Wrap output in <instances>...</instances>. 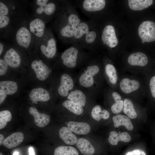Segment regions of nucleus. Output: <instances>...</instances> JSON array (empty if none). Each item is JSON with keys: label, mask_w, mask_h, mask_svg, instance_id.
<instances>
[{"label": "nucleus", "mask_w": 155, "mask_h": 155, "mask_svg": "<svg viewBox=\"0 0 155 155\" xmlns=\"http://www.w3.org/2000/svg\"><path fill=\"white\" fill-rule=\"evenodd\" d=\"M19 152H15L13 154V155H18Z\"/></svg>", "instance_id": "43"}, {"label": "nucleus", "mask_w": 155, "mask_h": 155, "mask_svg": "<svg viewBox=\"0 0 155 155\" xmlns=\"http://www.w3.org/2000/svg\"><path fill=\"white\" fill-rule=\"evenodd\" d=\"M4 49L3 44L1 43H0V55L3 53Z\"/></svg>", "instance_id": "41"}, {"label": "nucleus", "mask_w": 155, "mask_h": 155, "mask_svg": "<svg viewBox=\"0 0 155 155\" xmlns=\"http://www.w3.org/2000/svg\"><path fill=\"white\" fill-rule=\"evenodd\" d=\"M4 59L8 65L13 68H17L20 66L21 63L20 57L13 48H11L6 52Z\"/></svg>", "instance_id": "13"}, {"label": "nucleus", "mask_w": 155, "mask_h": 155, "mask_svg": "<svg viewBox=\"0 0 155 155\" xmlns=\"http://www.w3.org/2000/svg\"><path fill=\"white\" fill-rule=\"evenodd\" d=\"M18 88L17 84L15 82L5 81L0 82V94H12L17 92Z\"/></svg>", "instance_id": "24"}, {"label": "nucleus", "mask_w": 155, "mask_h": 155, "mask_svg": "<svg viewBox=\"0 0 155 155\" xmlns=\"http://www.w3.org/2000/svg\"><path fill=\"white\" fill-rule=\"evenodd\" d=\"M45 27L44 21L38 18L31 20L29 24V30L31 32L39 38L42 37L44 36Z\"/></svg>", "instance_id": "15"}, {"label": "nucleus", "mask_w": 155, "mask_h": 155, "mask_svg": "<svg viewBox=\"0 0 155 155\" xmlns=\"http://www.w3.org/2000/svg\"><path fill=\"white\" fill-rule=\"evenodd\" d=\"M9 10L8 7L3 3L0 2V16H8Z\"/></svg>", "instance_id": "36"}, {"label": "nucleus", "mask_w": 155, "mask_h": 155, "mask_svg": "<svg viewBox=\"0 0 155 155\" xmlns=\"http://www.w3.org/2000/svg\"><path fill=\"white\" fill-rule=\"evenodd\" d=\"M61 54V58L63 64L69 68H73L76 66L80 50L82 48L76 44H72Z\"/></svg>", "instance_id": "3"}, {"label": "nucleus", "mask_w": 155, "mask_h": 155, "mask_svg": "<svg viewBox=\"0 0 155 155\" xmlns=\"http://www.w3.org/2000/svg\"><path fill=\"white\" fill-rule=\"evenodd\" d=\"M129 8L134 11L142 10L148 8L153 3L152 0H129Z\"/></svg>", "instance_id": "26"}, {"label": "nucleus", "mask_w": 155, "mask_h": 155, "mask_svg": "<svg viewBox=\"0 0 155 155\" xmlns=\"http://www.w3.org/2000/svg\"><path fill=\"white\" fill-rule=\"evenodd\" d=\"M12 118L11 113L7 110L0 112V129L4 128L7 123L10 121Z\"/></svg>", "instance_id": "33"}, {"label": "nucleus", "mask_w": 155, "mask_h": 155, "mask_svg": "<svg viewBox=\"0 0 155 155\" xmlns=\"http://www.w3.org/2000/svg\"><path fill=\"white\" fill-rule=\"evenodd\" d=\"M73 82L71 77L67 73L63 74L61 76L58 89L59 94L63 97L67 96L69 91L73 89Z\"/></svg>", "instance_id": "11"}, {"label": "nucleus", "mask_w": 155, "mask_h": 155, "mask_svg": "<svg viewBox=\"0 0 155 155\" xmlns=\"http://www.w3.org/2000/svg\"><path fill=\"white\" fill-rule=\"evenodd\" d=\"M36 2L38 6L36 9L37 14H41L44 12L47 16H55L60 9L62 1L37 0Z\"/></svg>", "instance_id": "4"}, {"label": "nucleus", "mask_w": 155, "mask_h": 155, "mask_svg": "<svg viewBox=\"0 0 155 155\" xmlns=\"http://www.w3.org/2000/svg\"><path fill=\"white\" fill-rule=\"evenodd\" d=\"M119 86L121 90L123 93L129 94L138 90L140 84L137 80L125 78L121 80Z\"/></svg>", "instance_id": "17"}, {"label": "nucleus", "mask_w": 155, "mask_h": 155, "mask_svg": "<svg viewBox=\"0 0 155 155\" xmlns=\"http://www.w3.org/2000/svg\"><path fill=\"white\" fill-rule=\"evenodd\" d=\"M101 38L103 44L110 48L115 47L118 44V40L115 28L111 25L108 24L104 27L101 33Z\"/></svg>", "instance_id": "7"}, {"label": "nucleus", "mask_w": 155, "mask_h": 155, "mask_svg": "<svg viewBox=\"0 0 155 155\" xmlns=\"http://www.w3.org/2000/svg\"><path fill=\"white\" fill-rule=\"evenodd\" d=\"M62 105L70 112L77 115H81L84 111L82 106L71 100L65 101Z\"/></svg>", "instance_id": "29"}, {"label": "nucleus", "mask_w": 155, "mask_h": 155, "mask_svg": "<svg viewBox=\"0 0 155 155\" xmlns=\"http://www.w3.org/2000/svg\"><path fill=\"white\" fill-rule=\"evenodd\" d=\"M67 126L72 131L79 135L87 134L90 131L89 124L84 122L69 121L67 124Z\"/></svg>", "instance_id": "16"}, {"label": "nucleus", "mask_w": 155, "mask_h": 155, "mask_svg": "<svg viewBox=\"0 0 155 155\" xmlns=\"http://www.w3.org/2000/svg\"><path fill=\"white\" fill-rule=\"evenodd\" d=\"M73 2L63 1L54 23V28L59 39L64 42L71 44L75 31L82 20Z\"/></svg>", "instance_id": "1"}, {"label": "nucleus", "mask_w": 155, "mask_h": 155, "mask_svg": "<svg viewBox=\"0 0 155 155\" xmlns=\"http://www.w3.org/2000/svg\"><path fill=\"white\" fill-rule=\"evenodd\" d=\"M139 35L142 42H151L155 40V23L151 21H145L140 25L138 29Z\"/></svg>", "instance_id": "5"}, {"label": "nucleus", "mask_w": 155, "mask_h": 155, "mask_svg": "<svg viewBox=\"0 0 155 155\" xmlns=\"http://www.w3.org/2000/svg\"><path fill=\"white\" fill-rule=\"evenodd\" d=\"M4 136L2 134H0V145L3 144V143L5 140Z\"/></svg>", "instance_id": "40"}, {"label": "nucleus", "mask_w": 155, "mask_h": 155, "mask_svg": "<svg viewBox=\"0 0 155 155\" xmlns=\"http://www.w3.org/2000/svg\"><path fill=\"white\" fill-rule=\"evenodd\" d=\"M99 70V67L96 65L88 66L79 78V82L80 85L85 88L92 86L94 82L93 77L98 73Z\"/></svg>", "instance_id": "8"}, {"label": "nucleus", "mask_w": 155, "mask_h": 155, "mask_svg": "<svg viewBox=\"0 0 155 155\" xmlns=\"http://www.w3.org/2000/svg\"><path fill=\"white\" fill-rule=\"evenodd\" d=\"M7 96V95L4 94H0V104H1L5 100Z\"/></svg>", "instance_id": "39"}, {"label": "nucleus", "mask_w": 155, "mask_h": 155, "mask_svg": "<svg viewBox=\"0 0 155 155\" xmlns=\"http://www.w3.org/2000/svg\"><path fill=\"white\" fill-rule=\"evenodd\" d=\"M128 63L131 65L144 66L148 62L146 55L142 52H137L130 55L128 58Z\"/></svg>", "instance_id": "19"}, {"label": "nucleus", "mask_w": 155, "mask_h": 155, "mask_svg": "<svg viewBox=\"0 0 155 155\" xmlns=\"http://www.w3.org/2000/svg\"><path fill=\"white\" fill-rule=\"evenodd\" d=\"M75 145L80 152L84 155H92L95 152L93 146L88 140L85 138H79Z\"/></svg>", "instance_id": "20"}, {"label": "nucleus", "mask_w": 155, "mask_h": 155, "mask_svg": "<svg viewBox=\"0 0 155 155\" xmlns=\"http://www.w3.org/2000/svg\"><path fill=\"white\" fill-rule=\"evenodd\" d=\"M125 155H146L143 150L137 149L127 152Z\"/></svg>", "instance_id": "38"}, {"label": "nucleus", "mask_w": 155, "mask_h": 155, "mask_svg": "<svg viewBox=\"0 0 155 155\" xmlns=\"http://www.w3.org/2000/svg\"><path fill=\"white\" fill-rule=\"evenodd\" d=\"M31 39V32L26 27L22 26L18 29L16 35V40L19 46L26 49L29 48Z\"/></svg>", "instance_id": "10"}, {"label": "nucleus", "mask_w": 155, "mask_h": 155, "mask_svg": "<svg viewBox=\"0 0 155 155\" xmlns=\"http://www.w3.org/2000/svg\"><path fill=\"white\" fill-rule=\"evenodd\" d=\"M112 119L114 126L116 128L123 125L128 130H132L133 129V126L130 119L125 115H117L114 116Z\"/></svg>", "instance_id": "23"}, {"label": "nucleus", "mask_w": 155, "mask_h": 155, "mask_svg": "<svg viewBox=\"0 0 155 155\" xmlns=\"http://www.w3.org/2000/svg\"><path fill=\"white\" fill-rule=\"evenodd\" d=\"M67 98L82 107L85 105L86 102V97L85 94L82 91L78 90L71 91L68 95Z\"/></svg>", "instance_id": "25"}, {"label": "nucleus", "mask_w": 155, "mask_h": 155, "mask_svg": "<svg viewBox=\"0 0 155 155\" xmlns=\"http://www.w3.org/2000/svg\"><path fill=\"white\" fill-rule=\"evenodd\" d=\"M123 102V113L129 118L132 119H135L137 117V114L132 101L129 99L125 98Z\"/></svg>", "instance_id": "28"}, {"label": "nucleus", "mask_w": 155, "mask_h": 155, "mask_svg": "<svg viewBox=\"0 0 155 155\" xmlns=\"http://www.w3.org/2000/svg\"><path fill=\"white\" fill-rule=\"evenodd\" d=\"M40 48L42 53L47 58L51 59L54 57L57 52V44L52 33L45 36V40L40 44Z\"/></svg>", "instance_id": "6"}, {"label": "nucleus", "mask_w": 155, "mask_h": 155, "mask_svg": "<svg viewBox=\"0 0 155 155\" xmlns=\"http://www.w3.org/2000/svg\"><path fill=\"white\" fill-rule=\"evenodd\" d=\"M131 139L130 135L127 132H123L119 133L115 131H112L109 133L108 141L111 145L115 146L117 145L119 141L128 142Z\"/></svg>", "instance_id": "22"}, {"label": "nucleus", "mask_w": 155, "mask_h": 155, "mask_svg": "<svg viewBox=\"0 0 155 155\" xmlns=\"http://www.w3.org/2000/svg\"><path fill=\"white\" fill-rule=\"evenodd\" d=\"M115 103L111 106V110L112 112L115 114L120 113L123 107V101L121 100V95L119 94H116L113 96Z\"/></svg>", "instance_id": "32"}, {"label": "nucleus", "mask_w": 155, "mask_h": 155, "mask_svg": "<svg viewBox=\"0 0 155 155\" xmlns=\"http://www.w3.org/2000/svg\"><path fill=\"white\" fill-rule=\"evenodd\" d=\"M78 155L76 149L71 146H59L55 149L54 152V155Z\"/></svg>", "instance_id": "30"}, {"label": "nucleus", "mask_w": 155, "mask_h": 155, "mask_svg": "<svg viewBox=\"0 0 155 155\" xmlns=\"http://www.w3.org/2000/svg\"><path fill=\"white\" fill-rule=\"evenodd\" d=\"M149 86L152 95L155 98V75L151 78L149 82Z\"/></svg>", "instance_id": "37"}, {"label": "nucleus", "mask_w": 155, "mask_h": 155, "mask_svg": "<svg viewBox=\"0 0 155 155\" xmlns=\"http://www.w3.org/2000/svg\"><path fill=\"white\" fill-rule=\"evenodd\" d=\"M31 65L39 80L44 81L47 78L50 73V69L41 60H33Z\"/></svg>", "instance_id": "9"}, {"label": "nucleus", "mask_w": 155, "mask_h": 155, "mask_svg": "<svg viewBox=\"0 0 155 155\" xmlns=\"http://www.w3.org/2000/svg\"><path fill=\"white\" fill-rule=\"evenodd\" d=\"M29 113L34 118L35 124L40 127H43L47 125L50 121V116L44 113H39L35 108L30 107L29 108Z\"/></svg>", "instance_id": "14"}, {"label": "nucleus", "mask_w": 155, "mask_h": 155, "mask_svg": "<svg viewBox=\"0 0 155 155\" xmlns=\"http://www.w3.org/2000/svg\"><path fill=\"white\" fill-rule=\"evenodd\" d=\"M98 38L97 23L91 20H82L75 33L72 44H77L82 48L94 49Z\"/></svg>", "instance_id": "2"}, {"label": "nucleus", "mask_w": 155, "mask_h": 155, "mask_svg": "<svg viewBox=\"0 0 155 155\" xmlns=\"http://www.w3.org/2000/svg\"><path fill=\"white\" fill-rule=\"evenodd\" d=\"M10 22V19L8 16H0V28H4L7 26Z\"/></svg>", "instance_id": "34"}, {"label": "nucleus", "mask_w": 155, "mask_h": 155, "mask_svg": "<svg viewBox=\"0 0 155 155\" xmlns=\"http://www.w3.org/2000/svg\"><path fill=\"white\" fill-rule=\"evenodd\" d=\"M24 139V135L22 133L16 132L12 133L5 139L3 145L7 148L11 149L20 144Z\"/></svg>", "instance_id": "18"}, {"label": "nucleus", "mask_w": 155, "mask_h": 155, "mask_svg": "<svg viewBox=\"0 0 155 155\" xmlns=\"http://www.w3.org/2000/svg\"><path fill=\"white\" fill-rule=\"evenodd\" d=\"M29 150L30 155H35L33 149L32 147H30Z\"/></svg>", "instance_id": "42"}, {"label": "nucleus", "mask_w": 155, "mask_h": 155, "mask_svg": "<svg viewBox=\"0 0 155 155\" xmlns=\"http://www.w3.org/2000/svg\"><path fill=\"white\" fill-rule=\"evenodd\" d=\"M8 65L6 63L4 59H0V75H2L5 74L7 70Z\"/></svg>", "instance_id": "35"}, {"label": "nucleus", "mask_w": 155, "mask_h": 155, "mask_svg": "<svg viewBox=\"0 0 155 155\" xmlns=\"http://www.w3.org/2000/svg\"><path fill=\"white\" fill-rule=\"evenodd\" d=\"M91 114L92 118L97 121H99L101 119H107L110 117V113L106 110H101L100 106L97 105L92 108Z\"/></svg>", "instance_id": "27"}, {"label": "nucleus", "mask_w": 155, "mask_h": 155, "mask_svg": "<svg viewBox=\"0 0 155 155\" xmlns=\"http://www.w3.org/2000/svg\"><path fill=\"white\" fill-rule=\"evenodd\" d=\"M0 155H3V154H2L0 152Z\"/></svg>", "instance_id": "44"}, {"label": "nucleus", "mask_w": 155, "mask_h": 155, "mask_svg": "<svg viewBox=\"0 0 155 155\" xmlns=\"http://www.w3.org/2000/svg\"><path fill=\"white\" fill-rule=\"evenodd\" d=\"M30 100L35 104L37 102H46L50 99V95L49 92L45 89L38 88L32 90L29 94Z\"/></svg>", "instance_id": "12"}, {"label": "nucleus", "mask_w": 155, "mask_h": 155, "mask_svg": "<svg viewBox=\"0 0 155 155\" xmlns=\"http://www.w3.org/2000/svg\"><path fill=\"white\" fill-rule=\"evenodd\" d=\"M59 135L61 138L67 144L73 145L77 142V137L68 127H63L60 128Z\"/></svg>", "instance_id": "21"}, {"label": "nucleus", "mask_w": 155, "mask_h": 155, "mask_svg": "<svg viewBox=\"0 0 155 155\" xmlns=\"http://www.w3.org/2000/svg\"><path fill=\"white\" fill-rule=\"evenodd\" d=\"M105 69L110 83L113 84H115L117 80V76L114 66L111 64L108 63L106 65Z\"/></svg>", "instance_id": "31"}]
</instances>
